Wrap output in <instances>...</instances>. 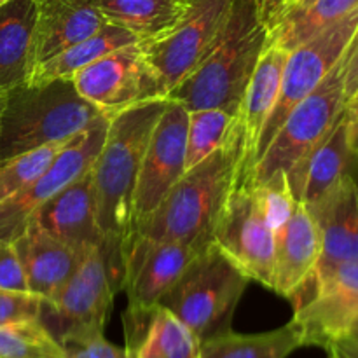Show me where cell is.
I'll return each instance as SVG.
<instances>
[{
	"instance_id": "6da1fadb",
	"label": "cell",
	"mask_w": 358,
	"mask_h": 358,
	"mask_svg": "<svg viewBox=\"0 0 358 358\" xmlns=\"http://www.w3.org/2000/svg\"><path fill=\"white\" fill-rule=\"evenodd\" d=\"M245 152L243 126L236 115L226 142L185 170L159 208L133 233L198 247L212 243L224 206L243 175Z\"/></svg>"
},
{
	"instance_id": "7a4b0ae2",
	"label": "cell",
	"mask_w": 358,
	"mask_h": 358,
	"mask_svg": "<svg viewBox=\"0 0 358 358\" xmlns=\"http://www.w3.org/2000/svg\"><path fill=\"white\" fill-rule=\"evenodd\" d=\"M268 42L269 31L262 24L255 0H233L208 51L166 98L187 110L222 108L238 114Z\"/></svg>"
},
{
	"instance_id": "3957f363",
	"label": "cell",
	"mask_w": 358,
	"mask_h": 358,
	"mask_svg": "<svg viewBox=\"0 0 358 358\" xmlns=\"http://www.w3.org/2000/svg\"><path fill=\"white\" fill-rule=\"evenodd\" d=\"M168 98L143 101L108 117L103 145L91 168L96 220L105 245L122 248L131 236L133 191L157 119Z\"/></svg>"
},
{
	"instance_id": "277c9868",
	"label": "cell",
	"mask_w": 358,
	"mask_h": 358,
	"mask_svg": "<svg viewBox=\"0 0 358 358\" xmlns=\"http://www.w3.org/2000/svg\"><path fill=\"white\" fill-rule=\"evenodd\" d=\"M101 115L105 114L77 93L72 79L13 87L0 115V161L72 140Z\"/></svg>"
},
{
	"instance_id": "5b68a950",
	"label": "cell",
	"mask_w": 358,
	"mask_h": 358,
	"mask_svg": "<svg viewBox=\"0 0 358 358\" xmlns=\"http://www.w3.org/2000/svg\"><path fill=\"white\" fill-rule=\"evenodd\" d=\"M247 273L215 243L203 248L159 304L175 315L199 343L231 331L247 289Z\"/></svg>"
},
{
	"instance_id": "8992f818",
	"label": "cell",
	"mask_w": 358,
	"mask_h": 358,
	"mask_svg": "<svg viewBox=\"0 0 358 358\" xmlns=\"http://www.w3.org/2000/svg\"><path fill=\"white\" fill-rule=\"evenodd\" d=\"M345 105V69L341 58L325 79L287 115L264 152L255 161L248 180L243 182L261 184L275 171H285L292 189L313 150L339 121Z\"/></svg>"
},
{
	"instance_id": "52a82bcc",
	"label": "cell",
	"mask_w": 358,
	"mask_h": 358,
	"mask_svg": "<svg viewBox=\"0 0 358 358\" xmlns=\"http://www.w3.org/2000/svg\"><path fill=\"white\" fill-rule=\"evenodd\" d=\"M114 285L103 245L80 252L79 264L52 299L44 301L41 322L56 341L65 336L103 332Z\"/></svg>"
},
{
	"instance_id": "ba28073f",
	"label": "cell",
	"mask_w": 358,
	"mask_h": 358,
	"mask_svg": "<svg viewBox=\"0 0 358 358\" xmlns=\"http://www.w3.org/2000/svg\"><path fill=\"white\" fill-rule=\"evenodd\" d=\"M357 28L358 9L343 20L332 23L331 27L318 31L317 35L308 38L306 42L297 45L287 55L278 100H276L275 108H273L271 115H269L268 122L261 133L255 161L264 152L268 143L276 135L278 128L285 121L287 115L292 112V108L301 100H304L334 69L336 63L343 58Z\"/></svg>"
},
{
	"instance_id": "9c48e42d",
	"label": "cell",
	"mask_w": 358,
	"mask_h": 358,
	"mask_svg": "<svg viewBox=\"0 0 358 358\" xmlns=\"http://www.w3.org/2000/svg\"><path fill=\"white\" fill-rule=\"evenodd\" d=\"M233 0H189V6L171 30L150 41L138 42L152 66L164 96L198 65L219 35Z\"/></svg>"
},
{
	"instance_id": "30bf717a",
	"label": "cell",
	"mask_w": 358,
	"mask_h": 358,
	"mask_svg": "<svg viewBox=\"0 0 358 358\" xmlns=\"http://www.w3.org/2000/svg\"><path fill=\"white\" fill-rule=\"evenodd\" d=\"M70 79L77 93L108 117L133 105L166 98L138 42L101 56Z\"/></svg>"
},
{
	"instance_id": "8fae6325",
	"label": "cell",
	"mask_w": 358,
	"mask_h": 358,
	"mask_svg": "<svg viewBox=\"0 0 358 358\" xmlns=\"http://www.w3.org/2000/svg\"><path fill=\"white\" fill-rule=\"evenodd\" d=\"M187 117L189 110L184 105L168 100L154 126L133 191L131 233L159 208L171 187L185 173Z\"/></svg>"
},
{
	"instance_id": "7c38bea8",
	"label": "cell",
	"mask_w": 358,
	"mask_h": 358,
	"mask_svg": "<svg viewBox=\"0 0 358 358\" xmlns=\"http://www.w3.org/2000/svg\"><path fill=\"white\" fill-rule=\"evenodd\" d=\"M107 128L108 115H101L86 131L70 140L42 177L0 201V241H13L20 236L44 203L93 166L103 145Z\"/></svg>"
},
{
	"instance_id": "4fadbf2b",
	"label": "cell",
	"mask_w": 358,
	"mask_h": 358,
	"mask_svg": "<svg viewBox=\"0 0 358 358\" xmlns=\"http://www.w3.org/2000/svg\"><path fill=\"white\" fill-rule=\"evenodd\" d=\"M304 346L331 350L345 338L358 315V261L346 262L294 299Z\"/></svg>"
},
{
	"instance_id": "5bb4252c",
	"label": "cell",
	"mask_w": 358,
	"mask_h": 358,
	"mask_svg": "<svg viewBox=\"0 0 358 358\" xmlns=\"http://www.w3.org/2000/svg\"><path fill=\"white\" fill-rule=\"evenodd\" d=\"M213 241L247 273L248 278L271 289L275 238L252 184L238 182L213 231Z\"/></svg>"
},
{
	"instance_id": "9a60e30c",
	"label": "cell",
	"mask_w": 358,
	"mask_h": 358,
	"mask_svg": "<svg viewBox=\"0 0 358 358\" xmlns=\"http://www.w3.org/2000/svg\"><path fill=\"white\" fill-rule=\"evenodd\" d=\"M203 248L133 233L122 243V289L128 294V306L159 304Z\"/></svg>"
},
{
	"instance_id": "2e32d148",
	"label": "cell",
	"mask_w": 358,
	"mask_h": 358,
	"mask_svg": "<svg viewBox=\"0 0 358 358\" xmlns=\"http://www.w3.org/2000/svg\"><path fill=\"white\" fill-rule=\"evenodd\" d=\"M304 206L317 222L318 233H320V257H318L313 275L297 292V296L338 266L358 261L357 178L345 177L318 201Z\"/></svg>"
},
{
	"instance_id": "e0dca14e",
	"label": "cell",
	"mask_w": 358,
	"mask_h": 358,
	"mask_svg": "<svg viewBox=\"0 0 358 358\" xmlns=\"http://www.w3.org/2000/svg\"><path fill=\"white\" fill-rule=\"evenodd\" d=\"M273 238L271 290L294 299L313 275L320 257V233L304 203L297 201L290 219Z\"/></svg>"
},
{
	"instance_id": "ac0fdd59",
	"label": "cell",
	"mask_w": 358,
	"mask_h": 358,
	"mask_svg": "<svg viewBox=\"0 0 358 358\" xmlns=\"http://www.w3.org/2000/svg\"><path fill=\"white\" fill-rule=\"evenodd\" d=\"M91 168L56 192L30 219L77 252L105 243L96 220Z\"/></svg>"
},
{
	"instance_id": "d6986e66",
	"label": "cell",
	"mask_w": 358,
	"mask_h": 358,
	"mask_svg": "<svg viewBox=\"0 0 358 358\" xmlns=\"http://www.w3.org/2000/svg\"><path fill=\"white\" fill-rule=\"evenodd\" d=\"M122 324L129 358H201V343L161 304L128 306Z\"/></svg>"
},
{
	"instance_id": "ffe728a7",
	"label": "cell",
	"mask_w": 358,
	"mask_h": 358,
	"mask_svg": "<svg viewBox=\"0 0 358 358\" xmlns=\"http://www.w3.org/2000/svg\"><path fill=\"white\" fill-rule=\"evenodd\" d=\"M107 24L94 0L37 2L34 30V69L79 44Z\"/></svg>"
},
{
	"instance_id": "44dd1931",
	"label": "cell",
	"mask_w": 358,
	"mask_h": 358,
	"mask_svg": "<svg viewBox=\"0 0 358 358\" xmlns=\"http://www.w3.org/2000/svg\"><path fill=\"white\" fill-rule=\"evenodd\" d=\"M13 245L27 278L28 292L44 301L56 296L79 264L80 252L49 234L35 220L27 224Z\"/></svg>"
},
{
	"instance_id": "7402d4cb",
	"label": "cell",
	"mask_w": 358,
	"mask_h": 358,
	"mask_svg": "<svg viewBox=\"0 0 358 358\" xmlns=\"http://www.w3.org/2000/svg\"><path fill=\"white\" fill-rule=\"evenodd\" d=\"M287 55L289 52L285 49L278 48L275 42L269 41L255 65L247 91H245L243 101H241L240 112H238V117L243 126L245 150H247L245 152V170L240 180H248L252 168H254L261 133L275 108L276 100H278Z\"/></svg>"
},
{
	"instance_id": "603a6c76",
	"label": "cell",
	"mask_w": 358,
	"mask_h": 358,
	"mask_svg": "<svg viewBox=\"0 0 358 358\" xmlns=\"http://www.w3.org/2000/svg\"><path fill=\"white\" fill-rule=\"evenodd\" d=\"M358 175V154L350 140L345 112L320 145L313 150L294 184L292 194L304 205L318 201L345 177Z\"/></svg>"
},
{
	"instance_id": "cb8c5ba5",
	"label": "cell",
	"mask_w": 358,
	"mask_h": 358,
	"mask_svg": "<svg viewBox=\"0 0 358 358\" xmlns=\"http://www.w3.org/2000/svg\"><path fill=\"white\" fill-rule=\"evenodd\" d=\"M35 0H10L0 7V87L27 83L34 70Z\"/></svg>"
},
{
	"instance_id": "d4e9b609",
	"label": "cell",
	"mask_w": 358,
	"mask_h": 358,
	"mask_svg": "<svg viewBox=\"0 0 358 358\" xmlns=\"http://www.w3.org/2000/svg\"><path fill=\"white\" fill-rule=\"evenodd\" d=\"M94 3L107 23L124 28L143 42L171 30L189 0H94Z\"/></svg>"
},
{
	"instance_id": "484cf974",
	"label": "cell",
	"mask_w": 358,
	"mask_h": 358,
	"mask_svg": "<svg viewBox=\"0 0 358 358\" xmlns=\"http://www.w3.org/2000/svg\"><path fill=\"white\" fill-rule=\"evenodd\" d=\"M136 42L140 41L128 30L107 23L91 37L84 38L79 44L65 49L59 55L52 56V58L45 59L44 63L35 66L31 70L30 79L24 84H45L56 79H70L77 70L96 62L101 56L108 55L119 48H124V45L136 44Z\"/></svg>"
},
{
	"instance_id": "4316f807",
	"label": "cell",
	"mask_w": 358,
	"mask_h": 358,
	"mask_svg": "<svg viewBox=\"0 0 358 358\" xmlns=\"http://www.w3.org/2000/svg\"><path fill=\"white\" fill-rule=\"evenodd\" d=\"M304 346L299 325L294 320L276 331L236 334L229 331L201 343V358H287Z\"/></svg>"
},
{
	"instance_id": "83f0119b",
	"label": "cell",
	"mask_w": 358,
	"mask_h": 358,
	"mask_svg": "<svg viewBox=\"0 0 358 358\" xmlns=\"http://www.w3.org/2000/svg\"><path fill=\"white\" fill-rule=\"evenodd\" d=\"M358 9V0H311L285 13L269 34V41L290 52L336 21Z\"/></svg>"
},
{
	"instance_id": "f1b7e54d",
	"label": "cell",
	"mask_w": 358,
	"mask_h": 358,
	"mask_svg": "<svg viewBox=\"0 0 358 358\" xmlns=\"http://www.w3.org/2000/svg\"><path fill=\"white\" fill-rule=\"evenodd\" d=\"M238 114L222 108L189 110L187 142H185V170L215 152L229 135Z\"/></svg>"
},
{
	"instance_id": "f546056e",
	"label": "cell",
	"mask_w": 358,
	"mask_h": 358,
	"mask_svg": "<svg viewBox=\"0 0 358 358\" xmlns=\"http://www.w3.org/2000/svg\"><path fill=\"white\" fill-rule=\"evenodd\" d=\"M76 138V136H73ZM70 140L48 143L0 161V201L10 198L45 173Z\"/></svg>"
},
{
	"instance_id": "4dcf8cb0",
	"label": "cell",
	"mask_w": 358,
	"mask_h": 358,
	"mask_svg": "<svg viewBox=\"0 0 358 358\" xmlns=\"http://www.w3.org/2000/svg\"><path fill=\"white\" fill-rule=\"evenodd\" d=\"M0 358H66L41 320L0 327Z\"/></svg>"
},
{
	"instance_id": "1f68e13d",
	"label": "cell",
	"mask_w": 358,
	"mask_h": 358,
	"mask_svg": "<svg viewBox=\"0 0 358 358\" xmlns=\"http://www.w3.org/2000/svg\"><path fill=\"white\" fill-rule=\"evenodd\" d=\"M252 187L257 196L266 222L275 234V231H278L290 219L297 205V199L294 198L292 189L289 185V178H287L285 171H275L264 182L252 185Z\"/></svg>"
},
{
	"instance_id": "d6a6232c",
	"label": "cell",
	"mask_w": 358,
	"mask_h": 358,
	"mask_svg": "<svg viewBox=\"0 0 358 358\" xmlns=\"http://www.w3.org/2000/svg\"><path fill=\"white\" fill-rule=\"evenodd\" d=\"M44 299L28 290L0 289V327L41 320Z\"/></svg>"
},
{
	"instance_id": "836d02e7",
	"label": "cell",
	"mask_w": 358,
	"mask_h": 358,
	"mask_svg": "<svg viewBox=\"0 0 358 358\" xmlns=\"http://www.w3.org/2000/svg\"><path fill=\"white\" fill-rule=\"evenodd\" d=\"M58 343L66 358H129L126 348H119L107 341L103 332L65 336Z\"/></svg>"
},
{
	"instance_id": "e575fe53",
	"label": "cell",
	"mask_w": 358,
	"mask_h": 358,
	"mask_svg": "<svg viewBox=\"0 0 358 358\" xmlns=\"http://www.w3.org/2000/svg\"><path fill=\"white\" fill-rule=\"evenodd\" d=\"M0 289L28 290L27 278L13 241H0Z\"/></svg>"
},
{
	"instance_id": "d590c367",
	"label": "cell",
	"mask_w": 358,
	"mask_h": 358,
	"mask_svg": "<svg viewBox=\"0 0 358 358\" xmlns=\"http://www.w3.org/2000/svg\"><path fill=\"white\" fill-rule=\"evenodd\" d=\"M343 69H345V94L348 101L358 90V28L343 56Z\"/></svg>"
},
{
	"instance_id": "8d00e7d4",
	"label": "cell",
	"mask_w": 358,
	"mask_h": 358,
	"mask_svg": "<svg viewBox=\"0 0 358 358\" xmlns=\"http://www.w3.org/2000/svg\"><path fill=\"white\" fill-rule=\"evenodd\" d=\"M257 3L259 16H261L262 24L268 28L271 34L273 28L280 23L283 16H285L287 9H289L290 0H255Z\"/></svg>"
},
{
	"instance_id": "74e56055",
	"label": "cell",
	"mask_w": 358,
	"mask_h": 358,
	"mask_svg": "<svg viewBox=\"0 0 358 358\" xmlns=\"http://www.w3.org/2000/svg\"><path fill=\"white\" fill-rule=\"evenodd\" d=\"M345 117L346 121H348L350 128H355V126H358V90L353 93V96L346 101Z\"/></svg>"
},
{
	"instance_id": "f35d334b",
	"label": "cell",
	"mask_w": 358,
	"mask_h": 358,
	"mask_svg": "<svg viewBox=\"0 0 358 358\" xmlns=\"http://www.w3.org/2000/svg\"><path fill=\"white\" fill-rule=\"evenodd\" d=\"M332 348H338V350H346V352H353L358 353V332H350L346 334L345 338L339 339Z\"/></svg>"
},
{
	"instance_id": "ab89813d",
	"label": "cell",
	"mask_w": 358,
	"mask_h": 358,
	"mask_svg": "<svg viewBox=\"0 0 358 358\" xmlns=\"http://www.w3.org/2000/svg\"><path fill=\"white\" fill-rule=\"evenodd\" d=\"M350 140H352L353 149H355L358 154V126H355V128H350Z\"/></svg>"
},
{
	"instance_id": "60d3db41",
	"label": "cell",
	"mask_w": 358,
	"mask_h": 358,
	"mask_svg": "<svg viewBox=\"0 0 358 358\" xmlns=\"http://www.w3.org/2000/svg\"><path fill=\"white\" fill-rule=\"evenodd\" d=\"M7 93L9 91L3 90V87H0V115H2L3 112V107H6V101H7Z\"/></svg>"
},
{
	"instance_id": "b9f144b4",
	"label": "cell",
	"mask_w": 358,
	"mask_h": 358,
	"mask_svg": "<svg viewBox=\"0 0 358 358\" xmlns=\"http://www.w3.org/2000/svg\"><path fill=\"white\" fill-rule=\"evenodd\" d=\"M331 350H336V352H338V355L341 358H358V353L346 352V350H338V348H331Z\"/></svg>"
},
{
	"instance_id": "7bdbcfd3",
	"label": "cell",
	"mask_w": 358,
	"mask_h": 358,
	"mask_svg": "<svg viewBox=\"0 0 358 358\" xmlns=\"http://www.w3.org/2000/svg\"><path fill=\"white\" fill-rule=\"evenodd\" d=\"M311 0H290V3H289V9H294V7H303V6H306V3H310ZM287 9V10H289Z\"/></svg>"
},
{
	"instance_id": "ee69618b",
	"label": "cell",
	"mask_w": 358,
	"mask_h": 358,
	"mask_svg": "<svg viewBox=\"0 0 358 358\" xmlns=\"http://www.w3.org/2000/svg\"><path fill=\"white\" fill-rule=\"evenodd\" d=\"M350 332H358V315H357V318L355 320H353V324H352V329H350ZM348 332V334H350Z\"/></svg>"
},
{
	"instance_id": "f6af8a7d",
	"label": "cell",
	"mask_w": 358,
	"mask_h": 358,
	"mask_svg": "<svg viewBox=\"0 0 358 358\" xmlns=\"http://www.w3.org/2000/svg\"><path fill=\"white\" fill-rule=\"evenodd\" d=\"M329 352V357L327 358H341L338 355V352H336V350H327Z\"/></svg>"
},
{
	"instance_id": "bcb514c9",
	"label": "cell",
	"mask_w": 358,
	"mask_h": 358,
	"mask_svg": "<svg viewBox=\"0 0 358 358\" xmlns=\"http://www.w3.org/2000/svg\"><path fill=\"white\" fill-rule=\"evenodd\" d=\"M35 2H42V0H35Z\"/></svg>"
}]
</instances>
